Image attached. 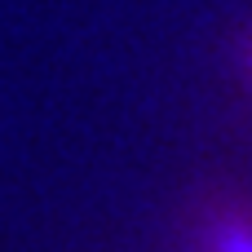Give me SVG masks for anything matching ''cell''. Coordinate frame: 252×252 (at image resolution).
Returning <instances> with one entry per match:
<instances>
[{"instance_id":"2","label":"cell","mask_w":252,"mask_h":252,"mask_svg":"<svg viewBox=\"0 0 252 252\" xmlns=\"http://www.w3.org/2000/svg\"><path fill=\"white\" fill-rule=\"evenodd\" d=\"M235 66H239V75L252 84V27L239 31V40H235Z\"/></svg>"},{"instance_id":"1","label":"cell","mask_w":252,"mask_h":252,"mask_svg":"<svg viewBox=\"0 0 252 252\" xmlns=\"http://www.w3.org/2000/svg\"><path fill=\"white\" fill-rule=\"evenodd\" d=\"M190 252H252V195L244 190H204L186 213Z\"/></svg>"}]
</instances>
